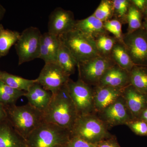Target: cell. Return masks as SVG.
Returning a JSON list of instances; mask_svg holds the SVG:
<instances>
[{
    "instance_id": "6da1fadb",
    "label": "cell",
    "mask_w": 147,
    "mask_h": 147,
    "mask_svg": "<svg viewBox=\"0 0 147 147\" xmlns=\"http://www.w3.org/2000/svg\"><path fill=\"white\" fill-rule=\"evenodd\" d=\"M67 84L53 94L48 107L43 113V120L57 125L71 132L79 115Z\"/></svg>"
},
{
    "instance_id": "7a4b0ae2",
    "label": "cell",
    "mask_w": 147,
    "mask_h": 147,
    "mask_svg": "<svg viewBox=\"0 0 147 147\" xmlns=\"http://www.w3.org/2000/svg\"><path fill=\"white\" fill-rule=\"evenodd\" d=\"M5 106L7 119L15 130L26 140L40 123L44 121L43 113L28 103L22 106L13 104Z\"/></svg>"
},
{
    "instance_id": "3957f363",
    "label": "cell",
    "mask_w": 147,
    "mask_h": 147,
    "mask_svg": "<svg viewBox=\"0 0 147 147\" xmlns=\"http://www.w3.org/2000/svg\"><path fill=\"white\" fill-rule=\"evenodd\" d=\"M71 137L69 130L43 121L28 136L26 141L28 147H63Z\"/></svg>"
},
{
    "instance_id": "277c9868",
    "label": "cell",
    "mask_w": 147,
    "mask_h": 147,
    "mask_svg": "<svg viewBox=\"0 0 147 147\" xmlns=\"http://www.w3.org/2000/svg\"><path fill=\"white\" fill-rule=\"evenodd\" d=\"M108 129L96 114L79 116L71 129V137H79L91 144H97L114 136Z\"/></svg>"
},
{
    "instance_id": "5b68a950",
    "label": "cell",
    "mask_w": 147,
    "mask_h": 147,
    "mask_svg": "<svg viewBox=\"0 0 147 147\" xmlns=\"http://www.w3.org/2000/svg\"><path fill=\"white\" fill-rule=\"evenodd\" d=\"M59 37L76 59L78 64L100 55L96 49L94 38L76 29Z\"/></svg>"
},
{
    "instance_id": "8992f818",
    "label": "cell",
    "mask_w": 147,
    "mask_h": 147,
    "mask_svg": "<svg viewBox=\"0 0 147 147\" xmlns=\"http://www.w3.org/2000/svg\"><path fill=\"white\" fill-rule=\"evenodd\" d=\"M42 34L36 27L27 28L21 33L15 48L18 65L39 58Z\"/></svg>"
},
{
    "instance_id": "52a82bcc",
    "label": "cell",
    "mask_w": 147,
    "mask_h": 147,
    "mask_svg": "<svg viewBox=\"0 0 147 147\" xmlns=\"http://www.w3.org/2000/svg\"><path fill=\"white\" fill-rule=\"evenodd\" d=\"M67 85L79 116L95 114L94 92L91 86L79 78L76 82L69 79Z\"/></svg>"
},
{
    "instance_id": "ba28073f",
    "label": "cell",
    "mask_w": 147,
    "mask_h": 147,
    "mask_svg": "<svg viewBox=\"0 0 147 147\" xmlns=\"http://www.w3.org/2000/svg\"><path fill=\"white\" fill-rule=\"evenodd\" d=\"M115 64L110 57L99 55L78 64L79 78L90 86H96L107 70Z\"/></svg>"
},
{
    "instance_id": "9c48e42d",
    "label": "cell",
    "mask_w": 147,
    "mask_h": 147,
    "mask_svg": "<svg viewBox=\"0 0 147 147\" xmlns=\"http://www.w3.org/2000/svg\"><path fill=\"white\" fill-rule=\"evenodd\" d=\"M123 43L135 65L147 67V32L144 29L123 34Z\"/></svg>"
},
{
    "instance_id": "30bf717a",
    "label": "cell",
    "mask_w": 147,
    "mask_h": 147,
    "mask_svg": "<svg viewBox=\"0 0 147 147\" xmlns=\"http://www.w3.org/2000/svg\"><path fill=\"white\" fill-rule=\"evenodd\" d=\"M69 76L57 63H45L35 80L45 89L54 94L67 84Z\"/></svg>"
},
{
    "instance_id": "8fae6325",
    "label": "cell",
    "mask_w": 147,
    "mask_h": 147,
    "mask_svg": "<svg viewBox=\"0 0 147 147\" xmlns=\"http://www.w3.org/2000/svg\"><path fill=\"white\" fill-rule=\"evenodd\" d=\"M96 115L108 129L117 125H126L134 119L122 96Z\"/></svg>"
},
{
    "instance_id": "7c38bea8",
    "label": "cell",
    "mask_w": 147,
    "mask_h": 147,
    "mask_svg": "<svg viewBox=\"0 0 147 147\" xmlns=\"http://www.w3.org/2000/svg\"><path fill=\"white\" fill-rule=\"evenodd\" d=\"M76 21L72 11L57 7L49 16L47 32L61 36L74 29Z\"/></svg>"
},
{
    "instance_id": "4fadbf2b",
    "label": "cell",
    "mask_w": 147,
    "mask_h": 147,
    "mask_svg": "<svg viewBox=\"0 0 147 147\" xmlns=\"http://www.w3.org/2000/svg\"><path fill=\"white\" fill-rule=\"evenodd\" d=\"M122 96L133 118L139 119L147 108V94L139 92L129 85L123 89Z\"/></svg>"
},
{
    "instance_id": "5bb4252c",
    "label": "cell",
    "mask_w": 147,
    "mask_h": 147,
    "mask_svg": "<svg viewBox=\"0 0 147 147\" xmlns=\"http://www.w3.org/2000/svg\"><path fill=\"white\" fill-rule=\"evenodd\" d=\"M124 88L97 86L94 88L96 114L100 113L122 95Z\"/></svg>"
},
{
    "instance_id": "9a60e30c",
    "label": "cell",
    "mask_w": 147,
    "mask_h": 147,
    "mask_svg": "<svg viewBox=\"0 0 147 147\" xmlns=\"http://www.w3.org/2000/svg\"><path fill=\"white\" fill-rule=\"evenodd\" d=\"M129 85V72L115 64L105 72L98 86L124 88Z\"/></svg>"
},
{
    "instance_id": "2e32d148",
    "label": "cell",
    "mask_w": 147,
    "mask_h": 147,
    "mask_svg": "<svg viewBox=\"0 0 147 147\" xmlns=\"http://www.w3.org/2000/svg\"><path fill=\"white\" fill-rule=\"evenodd\" d=\"M53 96L51 92L45 89L36 81L24 96L28 99L29 105L43 113L48 107Z\"/></svg>"
},
{
    "instance_id": "e0dca14e",
    "label": "cell",
    "mask_w": 147,
    "mask_h": 147,
    "mask_svg": "<svg viewBox=\"0 0 147 147\" xmlns=\"http://www.w3.org/2000/svg\"><path fill=\"white\" fill-rule=\"evenodd\" d=\"M0 147H28L7 118L0 122Z\"/></svg>"
},
{
    "instance_id": "ac0fdd59",
    "label": "cell",
    "mask_w": 147,
    "mask_h": 147,
    "mask_svg": "<svg viewBox=\"0 0 147 147\" xmlns=\"http://www.w3.org/2000/svg\"><path fill=\"white\" fill-rule=\"evenodd\" d=\"M74 28L94 39L107 32L103 27V22L93 14L86 18L76 21Z\"/></svg>"
},
{
    "instance_id": "d6986e66",
    "label": "cell",
    "mask_w": 147,
    "mask_h": 147,
    "mask_svg": "<svg viewBox=\"0 0 147 147\" xmlns=\"http://www.w3.org/2000/svg\"><path fill=\"white\" fill-rule=\"evenodd\" d=\"M57 63L69 76L74 73L78 65L76 59L61 39Z\"/></svg>"
},
{
    "instance_id": "ffe728a7",
    "label": "cell",
    "mask_w": 147,
    "mask_h": 147,
    "mask_svg": "<svg viewBox=\"0 0 147 147\" xmlns=\"http://www.w3.org/2000/svg\"><path fill=\"white\" fill-rule=\"evenodd\" d=\"M110 57L116 65L129 72L136 65L131 60L123 43L118 41L113 47Z\"/></svg>"
},
{
    "instance_id": "44dd1931",
    "label": "cell",
    "mask_w": 147,
    "mask_h": 147,
    "mask_svg": "<svg viewBox=\"0 0 147 147\" xmlns=\"http://www.w3.org/2000/svg\"><path fill=\"white\" fill-rule=\"evenodd\" d=\"M0 81L9 86L20 90L28 91L35 82V80L24 79L21 76L0 70Z\"/></svg>"
},
{
    "instance_id": "7402d4cb",
    "label": "cell",
    "mask_w": 147,
    "mask_h": 147,
    "mask_svg": "<svg viewBox=\"0 0 147 147\" xmlns=\"http://www.w3.org/2000/svg\"><path fill=\"white\" fill-rule=\"evenodd\" d=\"M20 34L16 31L5 29L0 24V57L8 54L11 47L18 41Z\"/></svg>"
},
{
    "instance_id": "603a6c76",
    "label": "cell",
    "mask_w": 147,
    "mask_h": 147,
    "mask_svg": "<svg viewBox=\"0 0 147 147\" xmlns=\"http://www.w3.org/2000/svg\"><path fill=\"white\" fill-rule=\"evenodd\" d=\"M130 85L137 90L147 94V67L135 65L129 72Z\"/></svg>"
},
{
    "instance_id": "cb8c5ba5",
    "label": "cell",
    "mask_w": 147,
    "mask_h": 147,
    "mask_svg": "<svg viewBox=\"0 0 147 147\" xmlns=\"http://www.w3.org/2000/svg\"><path fill=\"white\" fill-rule=\"evenodd\" d=\"M94 40L98 54L105 57H110L113 47L118 41L115 37L110 36L107 32L99 35Z\"/></svg>"
},
{
    "instance_id": "d4e9b609",
    "label": "cell",
    "mask_w": 147,
    "mask_h": 147,
    "mask_svg": "<svg viewBox=\"0 0 147 147\" xmlns=\"http://www.w3.org/2000/svg\"><path fill=\"white\" fill-rule=\"evenodd\" d=\"M143 14L142 11L131 3L127 13V21L128 24L127 33L143 28Z\"/></svg>"
},
{
    "instance_id": "484cf974",
    "label": "cell",
    "mask_w": 147,
    "mask_h": 147,
    "mask_svg": "<svg viewBox=\"0 0 147 147\" xmlns=\"http://www.w3.org/2000/svg\"><path fill=\"white\" fill-rule=\"evenodd\" d=\"M92 14L103 23L111 19L114 16L113 1L102 0Z\"/></svg>"
},
{
    "instance_id": "4316f807",
    "label": "cell",
    "mask_w": 147,
    "mask_h": 147,
    "mask_svg": "<svg viewBox=\"0 0 147 147\" xmlns=\"http://www.w3.org/2000/svg\"><path fill=\"white\" fill-rule=\"evenodd\" d=\"M114 16L122 24H127V18L131 5L129 0H113Z\"/></svg>"
},
{
    "instance_id": "83f0119b",
    "label": "cell",
    "mask_w": 147,
    "mask_h": 147,
    "mask_svg": "<svg viewBox=\"0 0 147 147\" xmlns=\"http://www.w3.org/2000/svg\"><path fill=\"white\" fill-rule=\"evenodd\" d=\"M41 41L49 48L57 62V55L60 43L59 37L47 32L42 34Z\"/></svg>"
},
{
    "instance_id": "f1b7e54d",
    "label": "cell",
    "mask_w": 147,
    "mask_h": 147,
    "mask_svg": "<svg viewBox=\"0 0 147 147\" xmlns=\"http://www.w3.org/2000/svg\"><path fill=\"white\" fill-rule=\"evenodd\" d=\"M122 24L120 21L117 19H110L103 23V27L106 31L112 33L118 41L123 43V34Z\"/></svg>"
},
{
    "instance_id": "f546056e",
    "label": "cell",
    "mask_w": 147,
    "mask_h": 147,
    "mask_svg": "<svg viewBox=\"0 0 147 147\" xmlns=\"http://www.w3.org/2000/svg\"><path fill=\"white\" fill-rule=\"evenodd\" d=\"M126 125L137 135L147 136V123L142 120L137 119L130 121Z\"/></svg>"
},
{
    "instance_id": "4dcf8cb0",
    "label": "cell",
    "mask_w": 147,
    "mask_h": 147,
    "mask_svg": "<svg viewBox=\"0 0 147 147\" xmlns=\"http://www.w3.org/2000/svg\"><path fill=\"white\" fill-rule=\"evenodd\" d=\"M0 92H3L6 94L18 99L21 96H25L26 92L11 87L3 83L0 81Z\"/></svg>"
},
{
    "instance_id": "1f68e13d",
    "label": "cell",
    "mask_w": 147,
    "mask_h": 147,
    "mask_svg": "<svg viewBox=\"0 0 147 147\" xmlns=\"http://www.w3.org/2000/svg\"><path fill=\"white\" fill-rule=\"evenodd\" d=\"M96 144H91L79 137H71L63 147H96Z\"/></svg>"
},
{
    "instance_id": "d6a6232c",
    "label": "cell",
    "mask_w": 147,
    "mask_h": 147,
    "mask_svg": "<svg viewBox=\"0 0 147 147\" xmlns=\"http://www.w3.org/2000/svg\"><path fill=\"white\" fill-rule=\"evenodd\" d=\"M39 58L43 60L45 62V63H57L55 59L53 57L50 50L41 41V39L40 49Z\"/></svg>"
},
{
    "instance_id": "836d02e7",
    "label": "cell",
    "mask_w": 147,
    "mask_h": 147,
    "mask_svg": "<svg viewBox=\"0 0 147 147\" xmlns=\"http://www.w3.org/2000/svg\"><path fill=\"white\" fill-rule=\"evenodd\" d=\"M96 147H121L115 136L102 140L98 143Z\"/></svg>"
},
{
    "instance_id": "e575fe53",
    "label": "cell",
    "mask_w": 147,
    "mask_h": 147,
    "mask_svg": "<svg viewBox=\"0 0 147 147\" xmlns=\"http://www.w3.org/2000/svg\"><path fill=\"white\" fill-rule=\"evenodd\" d=\"M17 100L18 99L16 98L0 92V103L4 105H13L16 104Z\"/></svg>"
},
{
    "instance_id": "d590c367",
    "label": "cell",
    "mask_w": 147,
    "mask_h": 147,
    "mask_svg": "<svg viewBox=\"0 0 147 147\" xmlns=\"http://www.w3.org/2000/svg\"><path fill=\"white\" fill-rule=\"evenodd\" d=\"M131 3L143 13L145 9L146 0H131Z\"/></svg>"
},
{
    "instance_id": "8d00e7d4",
    "label": "cell",
    "mask_w": 147,
    "mask_h": 147,
    "mask_svg": "<svg viewBox=\"0 0 147 147\" xmlns=\"http://www.w3.org/2000/svg\"><path fill=\"white\" fill-rule=\"evenodd\" d=\"M7 118V114L4 105L0 103V122Z\"/></svg>"
},
{
    "instance_id": "74e56055",
    "label": "cell",
    "mask_w": 147,
    "mask_h": 147,
    "mask_svg": "<svg viewBox=\"0 0 147 147\" xmlns=\"http://www.w3.org/2000/svg\"><path fill=\"white\" fill-rule=\"evenodd\" d=\"M139 119L144 121L147 123V108L143 111Z\"/></svg>"
},
{
    "instance_id": "f35d334b",
    "label": "cell",
    "mask_w": 147,
    "mask_h": 147,
    "mask_svg": "<svg viewBox=\"0 0 147 147\" xmlns=\"http://www.w3.org/2000/svg\"><path fill=\"white\" fill-rule=\"evenodd\" d=\"M5 12V9L0 3V21L3 19Z\"/></svg>"
},
{
    "instance_id": "ab89813d",
    "label": "cell",
    "mask_w": 147,
    "mask_h": 147,
    "mask_svg": "<svg viewBox=\"0 0 147 147\" xmlns=\"http://www.w3.org/2000/svg\"><path fill=\"white\" fill-rule=\"evenodd\" d=\"M143 28L147 32V18H144V21L143 22Z\"/></svg>"
},
{
    "instance_id": "60d3db41",
    "label": "cell",
    "mask_w": 147,
    "mask_h": 147,
    "mask_svg": "<svg viewBox=\"0 0 147 147\" xmlns=\"http://www.w3.org/2000/svg\"><path fill=\"white\" fill-rule=\"evenodd\" d=\"M143 14L144 18H147V8H145L143 12Z\"/></svg>"
},
{
    "instance_id": "b9f144b4",
    "label": "cell",
    "mask_w": 147,
    "mask_h": 147,
    "mask_svg": "<svg viewBox=\"0 0 147 147\" xmlns=\"http://www.w3.org/2000/svg\"><path fill=\"white\" fill-rule=\"evenodd\" d=\"M145 8H147V0L145 1Z\"/></svg>"
}]
</instances>
